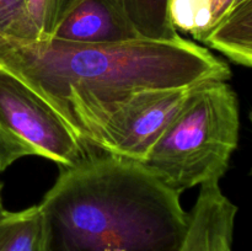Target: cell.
Listing matches in <instances>:
<instances>
[{
    "instance_id": "obj_1",
    "label": "cell",
    "mask_w": 252,
    "mask_h": 251,
    "mask_svg": "<svg viewBox=\"0 0 252 251\" xmlns=\"http://www.w3.org/2000/svg\"><path fill=\"white\" fill-rule=\"evenodd\" d=\"M0 68L33 89L90 147L102 121L134 93L231 76L228 63L182 37L105 44L0 37Z\"/></svg>"
},
{
    "instance_id": "obj_2",
    "label": "cell",
    "mask_w": 252,
    "mask_h": 251,
    "mask_svg": "<svg viewBox=\"0 0 252 251\" xmlns=\"http://www.w3.org/2000/svg\"><path fill=\"white\" fill-rule=\"evenodd\" d=\"M61 167L38 204L47 251H180L189 213L142 162L102 152Z\"/></svg>"
},
{
    "instance_id": "obj_3",
    "label": "cell",
    "mask_w": 252,
    "mask_h": 251,
    "mask_svg": "<svg viewBox=\"0 0 252 251\" xmlns=\"http://www.w3.org/2000/svg\"><path fill=\"white\" fill-rule=\"evenodd\" d=\"M239 129L238 96L228 81L197 84L142 164L179 194L219 182L238 148Z\"/></svg>"
},
{
    "instance_id": "obj_4",
    "label": "cell",
    "mask_w": 252,
    "mask_h": 251,
    "mask_svg": "<svg viewBox=\"0 0 252 251\" xmlns=\"http://www.w3.org/2000/svg\"><path fill=\"white\" fill-rule=\"evenodd\" d=\"M0 126L37 157L70 166L85 157L84 145L58 112L33 89L0 68Z\"/></svg>"
},
{
    "instance_id": "obj_5",
    "label": "cell",
    "mask_w": 252,
    "mask_h": 251,
    "mask_svg": "<svg viewBox=\"0 0 252 251\" xmlns=\"http://www.w3.org/2000/svg\"><path fill=\"white\" fill-rule=\"evenodd\" d=\"M193 86L145 89L134 93L102 121L93 147L143 162Z\"/></svg>"
},
{
    "instance_id": "obj_6",
    "label": "cell",
    "mask_w": 252,
    "mask_h": 251,
    "mask_svg": "<svg viewBox=\"0 0 252 251\" xmlns=\"http://www.w3.org/2000/svg\"><path fill=\"white\" fill-rule=\"evenodd\" d=\"M54 38L68 42L105 44L139 38L111 0H80L54 31Z\"/></svg>"
},
{
    "instance_id": "obj_7",
    "label": "cell",
    "mask_w": 252,
    "mask_h": 251,
    "mask_svg": "<svg viewBox=\"0 0 252 251\" xmlns=\"http://www.w3.org/2000/svg\"><path fill=\"white\" fill-rule=\"evenodd\" d=\"M236 213L238 207L221 192L219 182L202 185L180 251H212L220 226Z\"/></svg>"
},
{
    "instance_id": "obj_8",
    "label": "cell",
    "mask_w": 252,
    "mask_h": 251,
    "mask_svg": "<svg viewBox=\"0 0 252 251\" xmlns=\"http://www.w3.org/2000/svg\"><path fill=\"white\" fill-rule=\"evenodd\" d=\"M234 63L252 68V0L234 6L203 39Z\"/></svg>"
},
{
    "instance_id": "obj_9",
    "label": "cell",
    "mask_w": 252,
    "mask_h": 251,
    "mask_svg": "<svg viewBox=\"0 0 252 251\" xmlns=\"http://www.w3.org/2000/svg\"><path fill=\"white\" fill-rule=\"evenodd\" d=\"M139 38L176 41L181 38L170 15L171 0H111Z\"/></svg>"
},
{
    "instance_id": "obj_10",
    "label": "cell",
    "mask_w": 252,
    "mask_h": 251,
    "mask_svg": "<svg viewBox=\"0 0 252 251\" xmlns=\"http://www.w3.org/2000/svg\"><path fill=\"white\" fill-rule=\"evenodd\" d=\"M0 251H47L43 216L38 206L0 217Z\"/></svg>"
},
{
    "instance_id": "obj_11",
    "label": "cell",
    "mask_w": 252,
    "mask_h": 251,
    "mask_svg": "<svg viewBox=\"0 0 252 251\" xmlns=\"http://www.w3.org/2000/svg\"><path fill=\"white\" fill-rule=\"evenodd\" d=\"M80 0H27L30 21L36 39L53 36L64 17Z\"/></svg>"
},
{
    "instance_id": "obj_12",
    "label": "cell",
    "mask_w": 252,
    "mask_h": 251,
    "mask_svg": "<svg viewBox=\"0 0 252 251\" xmlns=\"http://www.w3.org/2000/svg\"><path fill=\"white\" fill-rule=\"evenodd\" d=\"M0 37L12 41H34L27 0H0Z\"/></svg>"
},
{
    "instance_id": "obj_13",
    "label": "cell",
    "mask_w": 252,
    "mask_h": 251,
    "mask_svg": "<svg viewBox=\"0 0 252 251\" xmlns=\"http://www.w3.org/2000/svg\"><path fill=\"white\" fill-rule=\"evenodd\" d=\"M37 155L30 145L14 137L0 126V171L10 166L20 157Z\"/></svg>"
},
{
    "instance_id": "obj_14",
    "label": "cell",
    "mask_w": 252,
    "mask_h": 251,
    "mask_svg": "<svg viewBox=\"0 0 252 251\" xmlns=\"http://www.w3.org/2000/svg\"><path fill=\"white\" fill-rule=\"evenodd\" d=\"M234 223H235V218L229 219L220 226L214 239L212 251H231Z\"/></svg>"
},
{
    "instance_id": "obj_15",
    "label": "cell",
    "mask_w": 252,
    "mask_h": 251,
    "mask_svg": "<svg viewBox=\"0 0 252 251\" xmlns=\"http://www.w3.org/2000/svg\"><path fill=\"white\" fill-rule=\"evenodd\" d=\"M235 0H211V31L219 24L221 19L229 12ZM209 31V32H211Z\"/></svg>"
},
{
    "instance_id": "obj_16",
    "label": "cell",
    "mask_w": 252,
    "mask_h": 251,
    "mask_svg": "<svg viewBox=\"0 0 252 251\" xmlns=\"http://www.w3.org/2000/svg\"><path fill=\"white\" fill-rule=\"evenodd\" d=\"M4 212H5V209H4V207H2V202H1V194H0V217H1L2 214H4Z\"/></svg>"
},
{
    "instance_id": "obj_17",
    "label": "cell",
    "mask_w": 252,
    "mask_h": 251,
    "mask_svg": "<svg viewBox=\"0 0 252 251\" xmlns=\"http://www.w3.org/2000/svg\"><path fill=\"white\" fill-rule=\"evenodd\" d=\"M243 1H245V0H235V1H234V4H233V6H231V9H233L234 6H236V5H239V4H241V2ZM230 9V10H231ZM230 10H229V11H230Z\"/></svg>"
},
{
    "instance_id": "obj_18",
    "label": "cell",
    "mask_w": 252,
    "mask_h": 251,
    "mask_svg": "<svg viewBox=\"0 0 252 251\" xmlns=\"http://www.w3.org/2000/svg\"><path fill=\"white\" fill-rule=\"evenodd\" d=\"M249 118H250V122H251V126H252V110L250 111V113H249ZM250 175H252V169L250 170Z\"/></svg>"
}]
</instances>
